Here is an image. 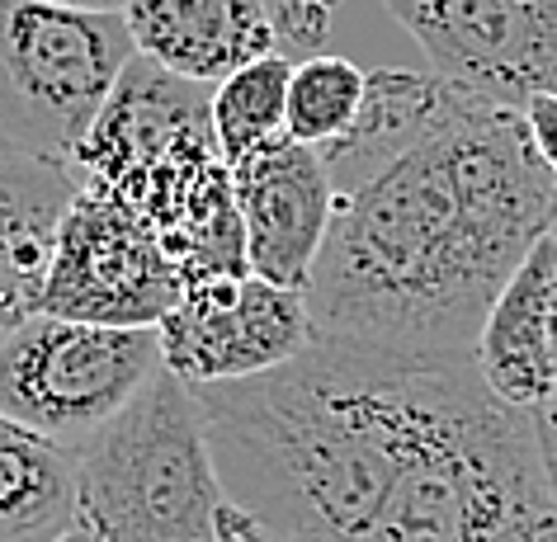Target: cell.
Listing matches in <instances>:
<instances>
[{
    "mask_svg": "<svg viewBox=\"0 0 557 542\" xmlns=\"http://www.w3.org/2000/svg\"><path fill=\"white\" fill-rule=\"evenodd\" d=\"M557 175L524 114L472 100L383 175L336 199L308 279L317 336L472 354L500 288L553 236Z\"/></svg>",
    "mask_w": 557,
    "mask_h": 542,
    "instance_id": "6da1fadb",
    "label": "cell"
},
{
    "mask_svg": "<svg viewBox=\"0 0 557 542\" xmlns=\"http://www.w3.org/2000/svg\"><path fill=\"white\" fill-rule=\"evenodd\" d=\"M454 358L317 336L260 378L189 387L222 491L284 542H369Z\"/></svg>",
    "mask_w": 557,
    "mask_h": 542,
    "instance_id": "7a4b0ae2",
    "label": "cell"
},
{
    "mask_svg": "<svg viewBox=\"0 0 557 542\" xmlns=\"http://www.w3.org/2000/svg\"><path fill=\"white\" fill-rule=\"evenodd\" d=\"M369 542H557L534 415L454 358Z\"/></svg>",
    "mask_w": 557,
    "mask_h": 542,
    "instance_id": "3957f363",
    "label": "cell"
},
{
    "mask_svg": "<svg viewBox=\"0 0 557 542\" xmlns=\"http://www.w3.org/2000/svg\"><path fill=\"white\" fill-rule=\"evenodd\" d=\"M227 514L194 392L165 368L76 453V528L100 542H222Z\"/></svg>",
    "mask_w": 557,
    "mask_h": 542,
    "instance_id": "277c9868",
    "label": "cell"
},
{
    "mask_svg": "<svg viewBox=\"0 0 557 542\" xmlns=\"http://www.w3.org/2000/svg\"><path fill=\"white\" fill-rule=\"evenodd\" d=\"M133 58L119 10L0 0V142L76 171V151Z\"/></svg>",
    "mask_w": 557,
    "mask_h": 542,
    "instance_id": "5b68a950",
    "label": "cell"
},
{
    "mask_svg": "<svg viewBox=\"0 0 557 542\" xmlns=\"http://www.w3.org/2000/svg\"><path fill=\"white\" fill-rule=\"evenodd\" d=\"M218 171L227 161L213 133V86L171 76L137 52L76 151V179L161 236Z\"/></svg>",
    "mask_w": 557,
    "mask_h": 542,
    "instance_id": "8992f818",
    "label": "cell"
},
{
    "mask_svg": "<svg viewBox=\"0 0 557 542\" xmlns=\"http://www.w3.org/2000/svg\"><path fill=\"white\" fill-rule=\"evenodd\" d=\"M161 368L157 330L38 312L0 344V415L81 453Z\"/></svg>",
    "mask_w": 557,
    "mask_h": 542,
    "instance_id": "52a82bcc",
    "label": "cell"
},
{
    "mask_svg": "<svg viewBox=\"0 0 557 542\" xmlns=\"http://www.w3.org/2000/svg\"><path fill=\"white\" fill-rule=\"evenodd\" d=\"M185 293L161 236L100 189H76L52 241L44 307L48 316L90 326L157 330Z\"/></svg>",
    "mask_w": 557,
    "mask_h": 542,
    "instance_id": "ba28073f",
    "label": "cell"
},
{
    "mask_svg": "<svg viewBox=\"0 0 557 542\" xmlns=\"http://www.w3.org/2000/svg\"><path fill=\"white\" fill-rule=\"evenodd\" d=\"M430 72L478 100L524 109L557 94V0H383Z\"/></svg>",
    "mask_w": 557,
    "mask_h": 542,
    "instance_id": "9c48e42d",
    "label": "cell"
},
{
    "mask_svg": "<svg viewBox=\"0 0 557 542\" xmlns=\"http://www.w3.org/2000/svg\"><path fill=\"white\" fill-rule=\"evenodd\" d=\"M161 364L185 387L260 378L317 340L308 293L256 274L194 283L157 326Z\"/></svg>",
    "mask_w": 557,
    "mask_h": 542,
    "instance_id": "30bf717a",
    "label": "cell"
},
{
    "mask_svg": "<svg viewBox=\"0 0 557 542\" xmlns=\"http://www.w3.org/2000/svg\"><path fill=\"white\" fill-rule=\"evenodd\" d=\"M232 189L246 227V260L256 279L308 293L317 255L336 222V185L322 156L302 142H274L232 165Z\"/></svg>",
    "mask_w": 557,
    "mask_h": 542,
    "instance_id": "8fae6325",
    "label": "cell"
},
{
    "mask_svg": "<svg viewBox=\"0 0 557 542\" xmlns=\"http://www.w3.org/2000/svg\"><path fill=\"white\" fill-rule=\"evenodd\" d=\"M123 20L143 58L199 86L278 52L264 0H128Z\"/></svg>",
    "mask_w": 557,
    "mask_h": 542,
    "instance_id": "7c38bea8",
    "label": "cell"
},
{
    "mask_svg": "<svg viewBox=\"0 0 557 542\" xmlns=\"http://www.w3.org/2000/svg\"><path fill=\"white\" fill-rule=\"evenodd\" d=\"M472 100L478 94L458 90L454 80H444L435 72H393V66H379V72H369L355 128L336 137V142L317 147V156H322L336 193H350L359 185H369L373 175H383L407 151H416L435 128L463 114Z\"/></svg>",
    "mask_w": 557,
    "mask_h": 542,
    "instance_id": "4fadbf2b",
    "label": "cell"
},
{
    "mask_svg": "<svg viewBox=\"0 0 557 542\" xmlns=\"http://www.w3.org/2000/svg\"><path fill=\"white\" fill-rule=\"evenodd\" d=\"M76 189L66 165L0 151V344L44 307L52 241Z\"/></svg>",
    "mask_w": 557,
    "mask_h": 542,
    "instance_id": "5bb4252c",
    "label": "cell"
},
{
    "mask_svg": "<svg viewBox=\"0 0 557 542\" xmlns=\"http://www.w3.org/2000/svg\"><path fill=\"white\" fill-rule=\"evenodd\" d=\"M557 274V241H539L529 260L515 269V279L500 288L496 307L486 312V326L472 350L482 382L500 401L520 411H534L543 396H553L548 373V288Z\"/></svg>",
    "mask_w": 557,
    "mask_h": 542,
    "instance_id": "9a60e30c",
    "label": "cell"
},
{
    "mask_svg": "<svg viewBox=\"0 0 557 542\" xmlns=\"http://www.w3.org/2000/svg\"><path fill=\"white\" fill-rule=\"evenodd\" d=\"M76 528V453L0 415V542H62Z\"/></svg>",
    "mask_w": 557,
    "mask_h": 542,
    "instance_id": "2e32d148",
    "label": "cell"
},
{
    "mask_svg": "<svg viewBox=\"0 0 557 542\" xmlns=\"http://www.w3.org/2000/svg\"><path fill=\"white\" fill-rule=\"evenodd\" d=\"M288 80L294 62L284 52H270L213 86V133L227 165H242L288 137Z\"/></svg>",
    "mask_w": 557,
    "mask_h": 542,
    "instance_id": "e0dca14e",
    "label": "cell"
},
{
    "mask_svg": "<svg viewBox=\"0 0 557 542\" xmlns=\"http://www.w3.org/2000/svg\"><path fill=\"white\" fill-rule=\"evenodd\" d=\"M369 72H359L350 58H308L294 62V80H288V142L302 147H326L345 137L364 104Z\"/></svg>",
    "mask_w": 557,
    "mask_h": 542,
    "instance_id": "ac0fdd59",
    "label": "cell"
},
{
    "mask_svg": "<svg viewBox=\"0 0 557 542\" xmlns=\"http://www.w3.org/2000/svg\"><path fill=\"white\" fill-rule=\"evenodd\" d=\"M345 0H264V15L274 24V43L288 62H308L322 58L331 20Z\"/></svg>",
    "mask_w": 557,
    "mask_h": 542,
    "instance_id": "d6986e66",
    "label": "cell"
},
{
    "mask_svg": "<svg viewBox=\"0 0 557 542\" xmlns=\"http://www.w3.org/2000/svg\"><path fill=\"white\" fill-rule=\"evenodd\" d=\"M520 114H524V128H529V142H534L539 161L557 175V94H534Z\"/></svg>",
    "mask_w": 557,
    "mask_h": 542,
    "instance_id": "ffe728a7",
    "label": "cell"
},
{
    "mask_svg": "<svg viewBox=\"0 0 557 542\" xmlns=\"http://www.w3.org/2000/svg\"><path fill=\"white\" fill-rule=\"evenodd\" d=\"M529 415H534L539 453H543V467H548V481H553V495H557V387H553V396H543Z\"/></svg>",
    "mask_w": 557,
    "mask_h": 542,
    "instance_id": "44dd1931",
    "label": "cell"
},
{
    "mask_svg": "<svg viewBox=\"0 0 557 542\" xmlns=\"http://www.w3.org/2000/svg\"><path fill=\"white\" fill-rule=\"evenodd\" d=\"M222 542H284V538H274V533H264V528L250 519L246 509H236L227 514V528H222Z\"/></svg>",
    "mask_w": 557,
    "mask_h": 542,
    "instance_id": "7402d4cb",
    "label": "cell"
},
{
    "mask_svg": "<svg viewBox=\"0 0 557 542\" xmlns=\"http://www.w3.org/2000/svg\"><path fill=\"white\" fill-rule=\"evenodd\" d=\"M548 373L557 382V274H553V288H548Z\"/></svg>",
    "mask_w": 557,
    "mask_h": 542,
    "instance_id": "603a6c76",
    "label": "cell"
},
{
    "mask_svg": "<svg viewBox=\"0 0 557 542\" xmlns=\"http://www.w3.org/2000/svg\"><path fill=\"white\" fill-rule=\"evenodd\" d=\"M48 5H72V10H119V15H123V5H128V0H48Z\"/></svg>",
    "mask_w": 557,
    "mask_h": 542,
    "instance_id": "cb8c5ba5",
    "label": "cell"
},
{
    "mask_svg": "<svg viewBox=\"0 0 557 542\" xmlns=\"http://www.w3.org/2000/svg\"><path fill=\"white\" fill-rule=\"evenodd\" d=\"M62 542H100V538H95V533H86V528H72V533H66Z\"/></svg>",
    "mask_w": 557,
    "mask_h": 542,
    "instance_id": "d4e9b609",
    "label": "cell"
},
{
    "mask_svg": "<svg viewBox=\"0 0 557 542\" xmlns=\"http://www.w3.org/2000/svg\"><path fill=\"white\" fill-rule=\"evenodd\" d=\"M553 241H557V217H553Z\"/></svg>",
    "mask_w": 557,
    "mask_h": 542,
    "instance_id": "484cf974",
    "label": "cell"
},
{
    "mask_svg": "<svg viewBox=\"0 0 557 542\" xmlns=\"http://www.w3.org/2000/svg\"><path fill=\"white\" fill-rule=\"evenodd\" d=\"M0 151H10V147H5V142H0Z\"/></svg>",
    "mask_w": 557,
    "mask_h": 542,
    "instance_id": "4316f807",
    "label": "cell"
}]
</instances>
